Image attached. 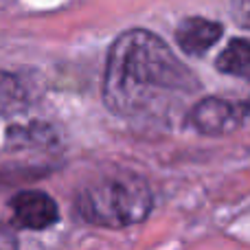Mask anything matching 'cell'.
I'll use <instances>...</instances> for the list:
<instances>
[{
	"mask_svg": "<svg viewBox=\"0 0 250 250\" xmlns=\"http://www.w3.org/2000/svg\"><path fill=\"white\" fill-rule=\"evenodd\" d=\"M198 88V77L151 31H125L108 51L101 97L119 117H136L173 97L195 95Z\"/></svg>",
	"mask_w": 250,
	"mask_h": 250,
	"instance_id": "obj_1",
	"label": "cell"
},
{
	"mask_svg": "<svg viewBox=\"0 0 250 250\" xmlns=\"http://www.w3.org/2000/svg\"><path fill=\"white\" fill-rule=\"evenodd\" d=\"M154 195L136 173H110L83 187L77 195V215L92 226L125 229L143 222L151 213Z\"/></svg>",
	"mask_w": 250,
	"mask_h": 250,
	"instance_id": "obj_2",
	"label": "cell"
},
{
	"mask_svg": "<svg viewBox=\"0 0 250 250\" xmlns=\"http://www.w3.org/2000/svg\"><path fill=\"white\" fill-rule=\"evenodd\" d=\"M246 112H248L246 105L230 104V101L217 99V97H207V99H200L191 108L189 123L200 134L222 136V134H229L235 127H239V123L244 121Z\"/></svg>",
	"mask_w": 250,
	"mask_h": 250,
	"instance_id": "obj_3",
	"label": "cell"
},
{
	"mask_svg": "<svg viewBox=\"0 0 250 250\" xmlns=\"http://www.w3.org/2000/svg\"><path fill=\"white\" fill-rule=\"evenodd\" d=\"M11 211H13V222L20 229H31V230L48 229L60 217V208H57L55 200L48 193H44V191H35V189L20 191L11 200Z\"/></svg>",
	"mask_w": 250,
	"mask_h": 250,
	"instance_id": "obj_4",
	"label": "cell"
},
{
	"mask_svg": "<svg viewBox=\"0 0 250 250\" xmlns=\"http://www.w3.org/2000/svg\"><path fill=\"white\" fill-rule=\"evenodd\" d=\"M222 24L215 20H207L200 16H191L178 24L176 42L187 55H204L217 40L222 38Z\"/></svg>",
	"mask_w": 250,
	"mask_h": 250,
	"instance_id": "obj_5",
	"label": "cell"
},
{
	"mask_svg": "<svg viewBox=\"0 0 250 250\" xmlns=\"http://www.w3.org/2000/svg\"><path fill=\"white\" fill-rule=\"evenodd\" d=\"M215 66L220 73L250 79V40L237 38L217 55Z\"/></svg>",
	"mask_w": 250,
	"mask_h": 250,
	"instance_id": "obj_6",
	"label": "cell"
},
{
	"mask_svg": "<svg viewBox=\"0 0 250 250\" xmlns=\"http://www.w3.org/2000/svg\"><path fill=\"white\" fill-rule=\"evenodd\" d=\"M31 104V92L16 73L0 68V114L22 112Z\"/></svg>",
	"mask_w": 250,
	"mask_h": 250,
	"instance_id": "obj_7",
	"label": "cell"
},
{
	"mask_svg": "<svg viewBox=\"0 0 250 250\" xmlns=\"http://www.w3.org/2000/svg\"><path fill=\"white\" fill-rule=\"evenodd\" d=\"M230 13L242 29H250V0H230Z\"/></svg>",
	"mask_w": 250,
	"mask_h": 250,
	"instance_id": "obj_8",
	"label": "cell"
}]
</instances>
